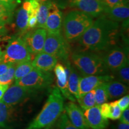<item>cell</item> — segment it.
Returning a JSON list of instances; mask_svg holds the SVG:
<instances>
[{"instance_id":"obj_1","label":"cell","mask_w":129,"mask_h":129,"mask_svg":"<svg viewBox=\"0 0 129 129\" xmlns=\"http://www.w3.org/2000/svg\"><path fill=\"white\" fill-rule=\"evenodd\" d=\"M120 37L119 22L111 20L105 14L93 21L78 41L81 51L101 53L117 44Z\"/></svg>"},{"instance_id":"obj_2","label":"cell","mask_w":129,"mask_h":129,"mask_svg":"<svg viewBox=\"0 0 129 129\" xmlns=\"http://www.w3.org/2000/svg\"><path fill=\"white\" fill-rule=\"evenodd\" d=\"M64 97L57 87L51 89L46 104L27 129H43L51 127L64 111Z\"/></svg>"},{"instance_id":"obj_3","label":"cell","mask_w":129,"mask_h":129,"mask_svg":"<svg viewBox=\"0 0 129 129\" xmlns=\"http://www.w3.org/2000/svg\"><path fill=\"white\" fill-rule=\"evenodd\" d=\"M73 66L83 76L111 74L99 53L79 50L70 55Z\"/></svg>"},{"instance_id":"obj_4","label":"cell","mask_w":129,"mask_h":129,"mask_svg":"<svg viewBox=\"0 0 129 129\" xmlns=\"http://www.w3.org/2000/svg\"><path fill=\"white\" fill-rule=\"evenodd\" d=\"M93 17L80 10L69 12L64 17L63 26L68 43L77 41L93 23Z\"/></svg>"},{"instance_id":"obj_5","label":"cell","mask_w":129,"mask_h":129,"mask_svg":"<svg viewBox=\"0 0 129 129\" xmlns=\"http://www.w3.org/2000/svg\"><path fill=\"white\" fill-rule=\"evenodd\" d=\"M32 54L21 37H13L10 39L6 49L3 51L1 62L18 64L31 60Z\"/></svg>"},{"instance_id":"obj_6","label":"cell","mask_w":129,"mask_h":129,"mask_svg":"<svg viewBox=\"0 0 129 129\" xmlns=\"http://www.w3.org/2000/svg\"><path fill=\"white\" fill-rule=\"evenodd\" d=\"M43 52L51 54L64 63L69 60L70 47L68 42L60 33H50L47 32Z\"/></svg>"},{"instance_id":"obj_7","label":"cell","mask_w":129,"mask_h":129,"mask_svg":"<svg viewBox=\"0 0 129 129\" xmlns=\"http://www.w3.org/2000/svg\"><path fill=\"white\" fill-rule=\"evenodd\" d=\"M53 81L54 76L51 71H44L34 68L23 78L16 81L14 84L37 91L49 87Z\"/></svg>"},{"instance_id":"obj_8","label":"cell","mask_w":129,"mask_h":129,"mask_svg":"<svg viewBox=\"0 0 129 129\" xmlns=\"http://www.w3.org/2000/svg\"><path fill=\"white\" fill-rule=\"evenodd\" d=\"M99 54L110 74L128 61V48L125 46L116 44Z\"/></svg>"},{"instance_id":"obj_9","label":"cell","mask_w":129,"mask_h":129,"mask_svg":"<svg viewBox=\"0 0 129 129\" xmlns=\"http://www.w3.org/2000/svg\"><path fill=\"white\" fill-rule=\"evenodd\" d=\"M47 36L44 28H37L36 29L27 30L21 37L32 55H36L43 51Z\"/></svg>"},{"instance_id":"obj_10","label":"cell","mask_w":129,"mask_h":129,"mask_svg":"<svg viewBox=\"0 0 129 129\" xmlns=\"http://www.w3.org/2000/svg\"><path fill=\"white\" fill-rule=\"evenodd\" d=\"M71 62L69 60L64 62V64L58 63L56 64L54 68V72L56 78L57 87L60 91L63 96L71 102H75V99L71 94L68 90V80L69 73V67Z\"/></svg>"},{"instance_id":"obj_11","label":"cell","mask_w":129,"mask_h":129,"mask_svg":"<svg viewBox=\"0 0 129 129\" xmlns=\"http://www.w3.org/2000/svg\"><path fill=\"white\" fill-rule=\"evenodd\" d=\"M35 92L36 91L14 84L9 87L3 95L1 101L7 105L12 106L23 102Z\"/></svg>"},{"instance_id":"obj_12","label":"cell","mask_w":129,"mask_h":129,"mask_svg":"<svg viewBox=\"0 0 129 129\" xmlns=\"http://www.w3.org/2000/svg\"><path fill=\"white\" fill-rule=\"evenodd\" d=\"M69 1L71 6L77 8L92 17H98L104 14L105 6L101 0H69Z\"/></svg>"},{"instance_id":"obj_13","label":"cell","mask_w":129,"mask_h":129,"mask_svg":"<svg viewBox=\"0 0 129 129\" xmlns=\"http://www.w3.org/2000/svg\"><path fill=\"white\" fill-rule=\"evenodd\" d=\"M114 77L111 74L101 75H88L81 78L78 86L79 98L83 96L91 90L95 89L102 83H106L113 80Z\"/></svg>"},{"instance_id":"obj_14","label":"cell","mask_w":129,"mask_h":129,"mask_svg":"<svg viewBox=\"0 0 129 129\" xmlns=\"http://www.w3.org/2000/svg\"><path fill=\"white\" fill-rule=\"evenodd\" d=\"M64 109L72 124L80 129H90L86 122L83 109L74 102L71 101L66 104Z\"/></svg>"},{"instance_id":"obj_15","label":"cell","mask_w":129,"mask_h":129,"mask_svg":"<svg viewBox=\"0 0 129 129\" xmlns=\"http://www.w3.org/2000/svg\"><path fill=\"white\" fill-rule=\"evenodd\" d=\"M84 115L88 127L92 129H106L109 125L108 119L102 117L99 106L95 105L84 110Z\"/></svg>"},{"instance_id":"obj_16","label":"cell","mask_w":129,"mask_h":129,"mask_svg":"<svg viewBox=\"0 0 129 129\" xmlns=\"http://www.w3.org/2000/svg\"><path fill=\"white\" fill-rule=\"evenodd\" d=\"M62 26V13L57 5L51 3L47 19L45 29L50 33H60Z\"/></svg>"},{"instance_id":"obj_17","label":"cell","mask_w":129,"mask_h":129,"mask_svg":"<svg viewBox=\"0 0 129 129\" xmlns=\"http://www.w3.org/2000/svg\"><path fill=\"white\" fill-rule=\"evenodd\" d=\"M58 60L56 57L45 52L38 53L32 61L34 68L44 71H51L54 69Z\"/></svg>"},{"instance_id":"obj_18","label":"cell","mask_w":129,"mask_h":129,"mask_svg":"<svg viewBox=\"0 0 129 129\" xmlns=\"http://www.w3.org/2000/svg\"><path fill=\"white\" fill-rule=\"evenodd\" d=\"M104 14L111 20L117 22L128 20V4H121L112 7H105Z\"/></svg>"},{"instance_id":"obj_19","label":"cell","mask_w":129,"mask_h":129,"mask_svg":"<svg viewBox=\"0 0 129 129\" xmlns=\"http://www.w3.org/2000/svg\"><path fill=\"white\" fill-rule=\"evenodd\" d=\"M106 88L109 100L120 98L127 94L128 91V87L127 85L115 79L106 82Z\"/></svg>"},{"instance_id":"obj_20","label":"cell","mask_w":129,"mask_h":129,"mask_svg":"<svg viewBox=\"0 0 129 129\" xmlns=\"http://www.w3.org/2000/svg\"><path fill=\"white\" fill-rule=\"evenodd\" d=\"M81 78V74L78 71L71 63L69 67V73L68 80V90L72 96L75 99H78V86L80 79Z\"/></svg>"},{"instance_id":"obj_21","label":"cell","mask_w":129,"mask_h":129,"mask_svg":"<svg viewBox=\"0 0 129 129\" xmlns=\"http://www.w3.org/2000/svg\"><path fill=\"white\" fill-rule=\"evenodd\" d=\"M11 106L0 101V127L5 129H12Z\"/></svg>"},{"instance_id":"obj_22","label":"cell","mask_w":129,"mask_h":129,"mask_svg":"<svg viewBox=\"0 0 129 129\" xmlns=\"http://www.w3.org/2000/svg\"><path fill=\"white\" fill-rule=\"evenodd\" d=\"M29 14V11L23 6L17 11L16 23L17 28L20 33L24 34L28 30V23Z\"/></svg>"},{"instance_id":"obj_23","label":"cell","mask_w":129,"mask_h":129,"mask_svg":"<svg viewBox=\"0 0 129 129\" xmlns=\"http://www.w3.org/2000/svg\"><path fill=\"white\" fill-rule=\"evenodd\" d=\"M51 3L52 2L48 0L40 3L39 10L37 14V24L36 28L45 29L46 22Z\"/></svg>"},{"instance_id":"obj_24","label":"cell","mask_w":129,"mask_h":129,"mask_svg":"<svg viewBox=\"0 0 129 129\" xmlns=\"http://www.w3.org/2000/svg\"><path fill=\"white\" fill-rule=\"evenodd\" d=\"M34 69L32 60H27L19 63L16 66L14 71V80L17 81L23 78Z\"/></svg>"},{"instance_id":"obj_25","label":"cell","mask_w":129,"mask_h":129,"mask_svg":"<svg viewBox=\"0 0 129 129\" xmlns=\"http://www.w3.org/2000/svg\"><path fill=\"white\" fill-rule=\"evenodd\" d=\"M115 80L128 85L129 84V63L128 61L114 72L111 73Z\"/></svg>"},{"instance_id":"obj_26","label":"cell","mask_w":129,"mask_h":129,"mask_svg":"<svg viewBox=\"0 0 129 129\" xmlns=\"http://www.w3.org/2000/svg\"><path fill=\"white\" fill-rule=\"evenodd\" d=\"M77 100L81 108L83 110H86L95 106L96 102L94 98V89L83 95V96L80 97Z\"/></svg>"},{"instance_id":"obj_27","label":"cell","mask_w":129,"mask_h":129,"mask_svg":"<svg viewBox=\"0 0 129 129\" xmlns=\"http://www.w3.org/2000/svg\"><path fill=\"white\" fill-rule=\"evenodd\" d=\"M94 98L96 105L100 106L108 101L106 83H102L94 89Z\"/></svg>"},{"instance_id":"obj_28","label":"cell","mask_w":129,"mask_h":129,"mask_svg":"<svg viewBox=\"0 0 129 129\" xmlns=\"http://www.w3.org/2000/svg\"><path fill=\"white\" fill-rule=\"evenodd\" d=\"M17 64H12L4 74L0 75V84L10 85L14 80V71Z\"/></svg>"},{"instance_id":"obj_29","label":"cell","mask_w":129,"mask_h":129,"mask_svg":"<svg viewBox=\"0 0 129 129\" xmlns=\"http://www.w3.org/2000/svg\"><path fill=\"white\" fill-rule=\"evenodd\" d=\"M13 12L10 10L0 1V23L4 25L10 23L12 20Z\"/></svg>"},{"instance_id":"obj_30","label":"cell","mask_w":129,"mask_h":129,"mask_svg":"<svg viewBox=\"0 0 129 129\" xmlns=\"http://www.w3.org/2000/svg\"><path fill=\"white\" fill-rule=\"evenodd\" d=\"M57 121L58 129H80L72 124L65 112H63Z\"/></svg>"},{"instance_id":"obj_31","label":"cell","mask_w":129,"mask_h":129,"mask_svg":"<svg viewBox=\"0 0 129 129\" xmlns=\"http://www.w3.org/2000/svg\"><path fill=\"white\" fill-rule=\"evenodd\" d=\"M121 113L122 111L118 105L117 101L109 103V119L117 120L120 118Z\"/></svg>"},{"instance_id":"obj_32","label":"cell","mask_w":129,"mask_h":129,"mask_svg":"<svg viewBox=\"0 0 129 129\" xmlns=\"http://www.w3.org/2000/svg\"><path fill=\"white\" fill-rule=\"evenodd\" d=\"M117 103L121 110L122 112L125 109L128 108L129 107V96L128 94H125L121 98H120L118 101H117Z\"/></svg>"},{"instance_id":"obj_33","label":"cell","mask_w":129,"mask_h":129,"mask_svg":"<svg viewBox=\"0 0 129 129\" xmlns=\"http://www.w3.org/2000/svg\"><path fill=\"white\" fill-rule=\"evenodd\" d=\"M0 1L10 10L13 12L17 5L20 3L21 0H0Z\"/></svg>"},{"instance_id":"obj_34","label":"cell","mask_w":129,"mask_h":129,"mask_svg":"<svg viewBox=\"0 0 129 129\" xmlns=\"http://www.w3.org/2000/svg\"><path fill=\"white\" fill-rule=\"evenodd\" d=\"M100 111L102 116L104 118L108 119L109 117V104L108 103H104L99 106Z\"/></svg>"},{"instance_id":"obj_35","label":"cell","mask_w":129,"mask_h":129,"mask_svg":"<svg viewBox=\"0 0 129 129\" xmlns=\"http://www.w3.org/2000/svg\"><path fill=\"white\" fill-rule=\"evenodd\" d=\"M104 4L105 6L108 7H112L121 4H125L124 0H105Z\"/></svg>"},{"instance_id":"obj_36","label":"cell","mask_w":129,"mask_h":129,"mask_svg":"<svg viewBox=\"0 0 129 129\" xmlns=\"http://www.w3.org/2000/svg\"><path fill=\"white\" fill-rule=\"evenodd\" d=\"M120 122L129 124V109L127 108L122 111L120 117Z\"/></svg>"},{"instance_id":"obj_37","label":"cell","mask_w":129,"mask_h":129,"mask_svg":"<svg viewBox=\"0 0 129 129\" xmlns=\"http://www.w3.org/2000/svg\"><path fill=\"white\" fill-rule=\"evenodd\" d=\"M12 64L13 63H11L0 62V75L4 74L5 72L7 71Z\"/></svg>"},{"instance_id":"obj_38","label":"cell","mask_w":129,"mask_h":129,"mask_svg":"<svg viewBox=\"0 0 129 129\" xmlns=\"http://www.w3.org/2000/svg\"><path fill=\"white\" fill-rule=\"evenodd\" d=\"M115 129H129V124L120 122L115 125Z\"/></svg>"},{"instance_id":"obj_39","label":"cell","mask_w":129,"mask_h":129,"mask_svg":"<svg viewBox=\"0 0 129 129\" xmlns=\"http://www.w3.org/2000/svg\"><path fill=\"white\" fill-rule=\"evenodd\" d=\"M8 30L6 27V25L0 23V36H4L7 34Z\"/></svg>"},{"instance_id":"obj_40","label":"cell","mask_w":129,"mask_h":129,"mask_svg":"<svg viewBox=\"0 0 129 129\" xmlns=\"http://www.w3.org/2000/svg\"><path fill=\"white\" fill-rule=\"evenodd\" d=\"M9 85H1L0 84V101L2 99L3 95H4V93L9 88Z\"/></svg>"},{"instance_id":"obj_41","label":"cell","mask_w":129,"mask_h":129,"mask_svg":"<svg viewBox=\"0 0 129 129\" xmlns=\"http://www.w3.org/2000/svg\"><path fill=\"white\" fill-rule=\"evenodd\" d=\"M0 41H1V39H0ZM3 51H2L1 46H0V62H1V59H2V57H3Z\"/></svg>"},{"instance_id":"obj_42","label":"cell","mask_w":129,"mask_h":129,"mask_svg":"<svg viewBox=\"0 0 129 129\" xmlns=\"http://www.w3.org/2000/svg\"><path fill=\"white\" fill-rule=\"evenodd\" d=\"M128 1L129 0H124V3L125 4H128Z\"/></svg>"},{"instance_id":"obj_43","label":"cell","mask_w":129,"mask_h":129,"mask_svg":"<svg viewBox=\"0 0 129 129\" xmlns=\"http://www.w3.org/2000/svg\"><path fill=\"white\" fill-rule=\"evenodd\" d=\"M38 1H39L40 3H42V2H44V1H47V0H38Z\"/></svg>"},{"instance_id":"obj_44","label":"cell","mask_w":129,"mask_h":129,"mask_svg":"<svg viewBox=\"0 0 129 129\" xmlns=\"http://www.w3.org/2000/svg\"><path fill=\"white\" fill-rule=\"evenodd\" d=\"M50 127H46V128H44L43 129H50Z\"/></svg>"},{"instance_id":"obj_45","label":"cell","mask_w":129,"mask_h":129,"mask_svg":"<svg viewBox=\"0 0 129 129\" xmlns=\"http://www.w3.org/2000/svg\"><path fill=\"white\" fill-rule=\"evenodd\" d=\"M101 1H104L105 0H101Z\"/></svg>"}]
</instances>
